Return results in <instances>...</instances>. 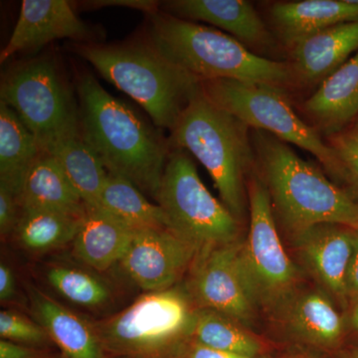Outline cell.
I'll return each mask as SVG.
<instances>
[{"label": "cell", "mask_w": 358, "mask_h": 358, "mask_svg": "<svg viewBox=\"0 0 358 358\" xmlns=\"http://www.w3.org/2000/svg\"><path fill=\"white\" fill-rule=\"evenodd\" d=\"M77 93L82 134L108 173L128 179L157 200L171 143L93 75H80Z\"/></svg>", "instance_id": "obj_1"}, {"label": "cell", "mask_w": 358, "mask_h": 358, "mask_svg": "<svg viewBox=\"0 0 358 358\" xmlns=\"http://www.w3.org/2000/svg\"><path fill=\"white\" fill-rule=\"evenodd\" d=\"M255 171L267 187L275 217L289 238L317 224L358 228V203L289 143L267 131L251 134Z\"/></svg>", "instance_id": "obj_2"}, {"label": "cell", "mask_w": 358, "mask_h": 358, "mask_svg": "<svg viewBox=\"0 0 358 358\" xmlns=\"http://www.w3.org/2000/svg\"><path fill=\"white\" fill-rule=\"evenodd\" d=\"M150 20L148 40L200 83L234 80L282 89L296 80L292 64L262 57L221 30L160 11Z\"/></svg>", "instance_id": "obj_3"}, {"label": "cell", "mask_w": 358, "mask_h": 358, "mask_svg": "<svg viewBox=\"0 0 358 358\" xmlns=\"http://www.w3.org/2000/svg\"><path fill=\"white\" fill-rule=\"evenodd\" d=\"M246 124L211 102L200 89L181 115L169 141L207 169L223 204L243 223L249 209L247 183L255 169Z\"/></svg>", "instance_id": "obj_4"}, {"label": "cell", "mask_w": 358, "mask_h": 358, "mask_svg": "<svg viewBox=\"0 0 358 358\" xmlns=\"http://www.w3.org/2000/svg\"><path fill=\"white\" fill-rule=\"evenodd\" d=\"M75 51L103 79L140 103L157 128L173 131L201 89L200 82L148 43L77 45Z\"/></svg>", "instance_id": "obj_5"}, {"label": "cell", "mask_w": 358, "mask_h": 358, "mask_svg": "<svg viewBox=\"0 0 358 358\" xmlns=\"http://www.w3.org/2000/svg\"><path fill=\"white\" fill-rule=\"evenodd\" d=\"M155 201L171 230L199 251L242 240V223L205 187L185 150L169 152Z\"/></svg>", "instance_id": "obj_6"}, {"label": "cell", "mask_w": 358, "mask_h": 358, "mask_svg": "<svg viewBox=\"0 0 358 358\" xmlns=\"http://www.w3.org/2000/svg\"><path fill=\"white\" fill-rule=\"evenodd\" d=\"M200 86L211 102L248 128L267 131L289 145L303 148L317 157L334 180L338 178L341 169L338 152L322 141L317 129L294 113L282 89L223 79L203 81Z\"/></svg>", "instance_id": "obj_7"}, {"label": "cell", "mask_w": 358, "mask_h": 358, "mask_svg": "<svg viewBox=\"0 0 358 358\" xmlns=\"http://www.w3.org/2000/svg\"><path fill=\"white\" fill-rule=\"evenodd\" d=\"M248 234L239 247V260L259 310L270 315L301 286L300 271L284 248L267 187L256 173L249 176Z\"/></svg>", "instance_id": "obj_8"}, {"label": "cell", "mask_w": 358, "mask_h": 358, "mask_svg": "<svg viewBox=\"0 0 358 358\" xmlns=\"http://www.w3.org/2000/svg\"><path fill=\"white\" fill-rule=\"evenodd\" d=\"M0 96L34 134L42 150L81 131L79 108L51 59H34L8 71Z\"/></svg>", "instance_id": "obj_9"}, {"label": "cell", "mask_w": 358, "mask_h": 358, "mask_svg": "<svg viewBox=\"0 0 358 358\" xmlns=\"http://www.w3.org/2000/svg\"><path fill=\"white\" fill-rule=\"evenodd\" d=\"M194 313L178 289L152 292L101 324V336L115 350L155 352L189 336Z\"/></svg>", "instance_id": "obj_10"}, {"label": "cell", "mask_w": 358, "mask_h": 358, "mask_svg": "<svg viewBox=\"0 0 358 358\" xmlns=\"http://www.w3.org/2000/svg\"><path fill=\"white\" fill-rule=\"evenodd\" d=\"M242 240L199 251L192 266L188 292L197 308L216 310L251 329L260 310L240 264Z\"/></svg>", "instance_id": "obj_11"}, {"label": "cell", "mask_w": 358, "mask_h": 358, "mask_svg": "<svg viewBox=\"0 0 358 358\" xmlns=\"http://www.w3.org/2000/svg\"><path fill=\"white\" fill-rule=\"evenodd\" d=\"M199 252L173 231H136L121 263L140 288L152 293L173 288L192 268Z\"/></svg>", "instance_id": "obj_12"}, {"label": "cell", "mask_w": 358, "mask_h": 358, "mask_svg": "<svg viewBox=\"0 0 358 358\" xmlns=\"http://www.w3.org/2000/svg\"><path fill=\"white\" fill-rule=\"evenodd\" d=\"M355 229L339 224H317L291 237L301 267L341 310L348 312L346 278L355 246Z\"/></svg>", "instance_id": "obj_13"}, {"label": "cell", "mask_w": 358, "mask_h": 358, "mask_svg": "<svg viewBox=\"0 0 358 358\" xmlns=\"http://www.w3.org/2000/svg\"><path fill=\"white\" fill-rule=\"evenodd\" d=\"M268 315L294 341L322 350L341 345L348 327L338 303L320 287H299Z\"/></svg>", "instance_id": "obj_14"}, {"label": "cell", "mask_w": 358, "mask_h": 358, "mask_svg": "<svg viewBox=\"0 0 358 358\" xmlns=\"http://www.w3.org/2000/svg\"><path fill=\"white\" fill-rule=\"evenodd\" d=\"M89 41L93 32L67 0H23L20 17L0 62L22 52H37L58 39Z\"/></svg>", "instance_id": "obj_15"}, {"label": "cell", "mask_w": 358, "mask_h": 358, "mask_svg": "<svg viewBox=\"0 0 358 358\" xmlns=\"http://www.w3.org/2000/svg\"><path fill=\"white\" fill-rule=\"evenodd\" d=\"M166 13L188 21H202L229 33L253 50L274 46V38L254 6L245 0H173L164 3Z\"/></svg>", "instance_id": "obj_16"}, {"label": "cell", "mask_w": 358, "mask_h": 358, "mask_svg": "<svg viewBox=\"0 0 358 358\" xmlns=\"http://www.w3.org/2000/svg\"><path fill=\"white\" fill-rule=\"evenodd\" d=\"M358 51V20L331 26L291 49L296 79L313 84L324 81Z\"/></svg>", "instance_id": "obj_17"}, {"label": "cell", "mask_w": 358, "mask_h": 358, "mask_svg": "<svg viewBox=\"0 0 358 358\" xmlns=\"http://www.w3.org/2000/svg\"><path fill=\"white\" fill-rule=\"evenodd\" d=\"M277 34L289 50L308 37L331 26L358 20V6L350 0H301L271 7Z\"/></svg>", "instance_id": "obj_18"}, {"label": "cell", "mask_w": 358, "mask_h": 358, "mask_svg": "<svg viewBox=\"0 0 358 358\" xmlns=\"http://www.w3.org/2000/svg\"><path fill=\"white\" fill-rule=\"evenodd\" d=\"M303 110L327 134H339L358 115V52L322 81Z\"/></svg>", "instance_id": "obj_19"}, {"label": "cell", "mask_w": 358, "mask_h": 358, "mask_svg": "<svg viewBox=\"0 0 358 358\" xmlns=\"http://www.w3.org/2000/svg\"><path fill=\"white\" fill-rule=\"evenodd\" d=\"M86 208L81 229L73 241L75 255L96 270H108L121 262L136 231L101 207Z\"/></svg>", "instance_id": "obj_20"}, {"label": "cell", "mask_w": 358, "mask_h": 358, "mask_svg": "<svg viewBox=\"0 0 358 358\" xmlns=\"http://www.w3.org/2000/svg\"><path fill=\"white\" fill-rule=\"evenodd\" d=\"M22 209H41L85 215L86 205L53 155L42 152L31 167L21 193Z\"/></svg>", "instance_id": "obj_21"}, {"label": "cell", "mask_w": 358, "mask_h": 358, "mask_svg": "<svg viewBox=\"0 0 358 358\" xmlns=\"http://www.w3.org/2000/svg\"><path fill=\"white\" fill-rule=\"evenodd\" d=\"M43 150L17 114L0 101V185L20 197L26 176Z\"/></svg>", "instance_id": "obj_22"}, {"label": "cell", "mask_w": 358, "mask_h": 358, "mask_svg": "<svg viewBox=\"0 0 358 358\" xmlns=\"http://www.w3.org/2000/svg\"><path fill=\"white\" fill-rule=\"evenodd\" d=\"M64 169L86 207H99L108 171L85 140L82 129L44 148Z\"/></svg>", "instance_id": "obj_23"}, {"label": "cell", "mask_w": 358, "mask_h": 358, "mask_svg": "<svg viewBox=\"0 0 358 358\" xmlns=\"http://www.w3.org/2000/svg\"><path fill=\"white\" fill-rule=\"evenodd\" d=\"M33 310L44 331L68 358H100V345L91 327L69 310L34 292Z\"/></svg>", "instance_id": "obj_24"}, {"label": "cell", "mask_w": 358, "mask_h": 358, "mask_svg": "<svg viewBox=\"0 0 358 358\" xmlns=\"http://www.w3.org/2000/svg\"><path fill=\"white\" fill-rule=\"evenodd\" d=\"M99 207L134 231L169 229V219L159 204H152L128 179L108 173Z\"/></svg>", "instance_id": "obj_25"}, {"label": "cell", "mask_w": 358, "mask_h": 358, "mask_svg": "<svg viewBox=\"0 0 358 358\" xmlns=\"http://www.w3.org/2000/svg\"><path fill=\"white\" fill-rule=\"evenodd\" d=\"M189 338L207 348L246 358H255L263 350L248 327L209 308L195 310Z\"/></svg>", "instance_id": "obj_26"}, {"label": "cell", "mask_w": 358, "mask_h": 358, "mask_svg": "<svg viewBox=\"0 0 358 358\" xmlns=\"http://www.w3.org/2000/svg\"><path fill=\"white\" fill-rule=\"evenodd\" d=\"M86 215V214H85ZM85 215L41 209H22L16 234L20 243L34 251H46L74 241Z\"/></svg>", "instance_id": "obj_27"}, {"label": "cell", "mask_w": 358, "mask_h": 358, "mask_svg": "<svg viewBox=\"0 0 358 358\" xmlns=\"http://www.w3.org/2000/svg\"><path fill=\"white\" fill-rule=\"evenodd\" d=\"M47 278L59 294L78 305L95 307L109 299V291L105 285L83 271L54 267L49 270Z\"/></svg>", "instance_id": "obj_28"}, {"label": "cell", "mask_w": 358, "mask_h": 358, "mask_svg": "<svg viewBox=\"0 0 358 358\" xmlns=\"http://www.w3.org/2000/svg\"><path fill=\"white\" fill-rule=\"evenodd\" d=\"M41 327L33 324L22 315L13 312L0 313V336L6 341L39 343L44 341Z\"/></svg>", "instance_id": "obj_29"}, {"label": "cell", "mask_w": 358, "mask_h": 358, "mask_svg": "<svg viewBox=\"0 0 358 358\" xmlns=\"http://www.w3.org/2000/svg\"><path fill=\"white\" fill-rule=\"evenodd\" d=\"M22 207L20 197L6 186L0 185V232L2 236L16 231Z\"/></svg>", "instance_id": "obj_30"}, {"label": "cell", "mask_w": 358, "mask_h": 358, "mask_svg": "<svg viewBox=\"0 0 358 358\" xmlns=\"http://www.w3.org/2000/svg\"><path fill=\"white\" fill-rule=\"evenodd\" d=\"M338 155L341 160V169L336 179V185L339 183V187L345 190L358 203V155L341 152H338Z\"/></svg>", "instance_id": "obj_31"}, {"label": "cell", "mask_w": 358, "mask_h": 358, "mask_svg": "<svg viewBox=\"0 0 358 358\" xmlns=\"http://www.w3.org/2000/svg\"><path fill=\"white\" fill-rule=\"evenodd\" d=\"M85 6L91 8H103V7H127L150 13V15L159 13V2L154 0H93L85 1Z\"/></svg>", "instance_id": "obj_32"}, {"label": "cell", "mask_w": 358, "mask_h": 358, "mask_svg": "<svg viewBox=\"0 0 358 358\" xmlns=\"http://www.w3.org/2000/svg\"><path fill=\"white\" fill-rule=\"evenodd\" d=\"M346 300L348 310L358 303V228L355 229V246L346 278Z\"/></svg>", "instance_id": "obj_33"}, {"label": "cell", "mask_w": 358, "mask_h": 358, "mask_svg": "<svg viewBox=\"0 0 358 358\" xmlns=\"http://www.w3.org/2000/svg\"><path fill=\"white\" fill-rule=\"evenodd\" d=\"M331 147L341 154L358 155V124L352 131L334 136Z\"/></svg>", "instance_id": "obj_34"}, {"label": "cell", "mask_w": 358, "mask_h": 358, "mask_svg": "<svg viewBox=\"0 0 358 358\" xmlns=\"http://www.w3.org/2000/svg\"><path fill=\"white\" fill-rule=\"evenodd\" d=\"M183 358H246L231 353L220 352L200 345L197 341H193L189 343L183 352Z\"/></svg>", "instance_id": "obj_35"}, {"label": "cell", "mask_w": 358, "mask_h": 358, "mask_svg": "<svg viewBox=\"0 0 358 358\" xmlns=\"http://www.w3.org/2000/svg\"><path fill=\"white\" fill-rule=\"evenodd\" d=\"M15 294V280L13 271L6 265H0V300H10Z\"/></svg>", "instance_id": "obj_36"}, {"label": "cell", "mask_w": 358, "mask_h": 358, "mask_svg": "<svg viewBox=\"0 0 358 358\" xmlns=\"http://www.w3.org/2000/svg\"><path fill=\"white\" fill-rule=\"evenodd\" d=\"M0 358H32L27 348L13 343V341H0Z\"/></svg>", "instance_id": "obj_37"}, {"label": "cell", "mask_w": 358, "mask_h": 358, "mask_svg": "<svg viewBox=\"0 0 358 358\" xmlns=\"http://www.w3.org/2000/svg\"><path fill=\"white\" fill-rule=\"evenodd\" d=\"M348 324L352 331L358 333V303L348 310Z\"/></svg>", "instance_id": "obj_38"}, {"label": "cell", "mask_w": 358, "mask_h": 358, "mask_svg": "<svg viewBox=\"0 0 358 358\" xmlns=\"http://www.w3.org/2000/svg\"><path fill=\"white\" fill-rule=\"evenodd\" d=\"M348 358H358V345H355V348L350 350L348 353Z\"/></svg>", "instance_id": "obj_39"}]
</instances>
